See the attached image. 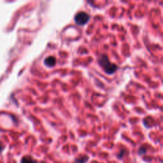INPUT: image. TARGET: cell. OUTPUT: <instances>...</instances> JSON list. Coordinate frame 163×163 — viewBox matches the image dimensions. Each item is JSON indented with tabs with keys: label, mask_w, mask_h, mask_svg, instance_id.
<instances>
[{
	"label": "cell",
	"mask_w": 163,
	"mask_h": 163,
	"mask_svg": "<svg viewBox=\"0 0 163 163\" xmlns=\"http://www.w3.org/2000/svg\"><path fill=\"white\" fill-rule=\"evenodd\" d=\"M98 62H99L100 66L104 69V71L107 74H113L114 73H115L116 70L118 69L117 66L114 63H111L109 61L108 57L105 55H102L101 56H99Z\"/></svg>",
	"instance_id": "cell-1"
},
{
	"label": "cell",
	"mask_w": 163,
	"mask_h": 163,
	"mask_svg": "<svg viewBox=\"0 0 163 163\" xmlns=\"http://www.w3.org/2000/svg\"><path fill=\"white\" fill-rule=\"evenodd\" d=\"M90 19V15L85 12H80L75 16V23L77 25L84 26L88 23Z\"/></svg>",
	"instance_id": "cell-2"
},
{
	"label": "cell",
	"mask_w": 163,
	"mask_h": 163,
	"mask_svg": "<svg viewBox=\"0 0 163 163\" xmlns=\"http://www.w3.org/2000/svg\"><path fill=\"white\" fill-rule=\"evenodd\" d=\"M45 65L48 66V67H53L54 66L55 64H56V58L53 56H50V57H47L44 61Z\"/></svg>",
	"instance_id": "cell-3"
},
{
	"label": "cell",
	"mask_w": 163,
	"mask_h": 163,
	"mask_svg": "<svg viewBox=\"0 0 163 163\" xmlns=\"http://www.w3.org/2000/svg\"><path fill=\"white\" fill-rule=\"evenodd\" d=\"M22 163H37V161L34 160V158H31L30 156H25L22 158L21 161Z\"/></svg>",
	"instance_id": "cell-4"
}]
</instances>
